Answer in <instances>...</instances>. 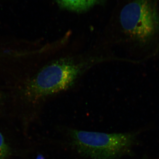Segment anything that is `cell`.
<instances>
[{
  "label": "cell",
  "instance_id": "6da1fadb",
  "mask_svg": "<svg viewBox=\"0 0 159 159\" xmlns=\"http://www.w3.org/2000/svg\"><path fill=\"white\" fill-rule=\"evenodd\" d=\"M103 60L66 57L53 61L26 80L20 91L22 95L35 102L66 90L85 71Z\"/></svg>",
  "mask_w": 159,
  "mask_h": 159
},
{
  "label": "cell",
  "instance_id": "7a4b0ae2",
  "mask_svg": "<svg viewBox=\"0 0 159 159\" xmlns=\"http://www.w3.org/2000/svg\"><path fill=\"white\" fill-rule=\"evenodd\" d=\"M71 144L83 156L92 159H119L129 152L137 133L108 134L70 129Z\"/></svg>",
  "mask_w": 159,
  "mask_h": 159
},
{
  "label": "cell",
  "instance_id": "3957f363",
  "mask_svg": "<svg viewBox=\"0 0 159 159\" xmlns=\"http://www.w3.org/2000/svg\"><path fill=\"white\" fill-rule=\"evenodd\" d=\"M120 21L126 34L141 44L151 40L159 31V14L153 0H134L125 5Z\"/></svg>",
  "mask_w": 159,
  "mask_h": 159
},
{
  "label": "cell",
  "instance_id": "277c9868",
  "mask_svg": "<svg viewBox=\"0 0 159 159\" xmlns=\"http://www.w3.org/2000/svg\"><path fill=\"white\" fill-rule=\"evenodd\" d=\"M97 0H57L65 9L74 11H84L93 6Z\"/></svg>",
  "mask_w": 159,
  "mask_h": 159
},
{
  "label": "cell",
  "instance_id": "5b68a950",
  "mask_svg": "<svg viewBox=\"0 0 159 159\" xmlns=\"http://www.w3.org/2000/svg\"><path fill=\"white\" fill-rule=\"evenodd\" d=\"M10 154V147L0 132V159H6Z\"/></svg>",
  "mask_w": 159,
  "mask_h": 159
},
{
  "label": "cell",
  "instance_id": "8992f818",
  "mask_svg": "<svg viewBox=\"0 0 159 159\" xmlns=\"http://www.w3.org/2000/svg\"><path fill=\"white\" fill-rule=\"evenodd\" d=\"M4 95L2 92L0 90V104L3 102L4 100Z\"/></svg>",
  "mask_w": 159,
  "mask_h": 159
},
{
  "label": "cell",
  "instance_id": "52a82bcc",
  "mask_svg": "<svg viewBox=\"0 0 159 159\" xmlns=\"http://www.w3.org/2000/svg\"><path fill=\"white\" fill-rule=\"evenodd\" d=\"M36 159H45V158L42 155L39 154Z\"/></svg>",
  "mask_w": 159,
  "mask_h": 159
},
{
  "label": "cell",
  "instance_id": "ba28073f",
  "mask_svg": "<svg viewBox=\"0 0 159 159\" xmlns=\"http://www.w3.org/2000/svg\"></svg>",
  "mask_w": 159,
  "mask_h": 159
}]
</instances>
